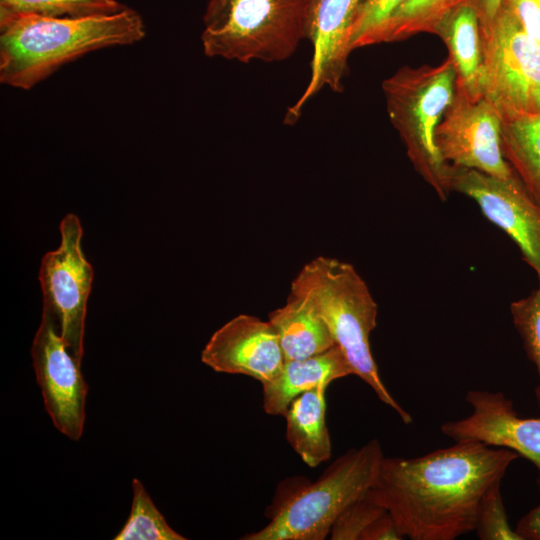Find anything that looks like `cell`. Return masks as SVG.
Returning a JSON list of instances; mask_svg holds the SVG:
<instances>
[{
    "mask_svg": "<svg viewBox=\"0 0 540 540\" xmlns=\"http://www.w3.org/2000/svg\"><path fill=\"white\" fill-rule=\"evenodd\" d=\"M285 361L304 359L335 345L329 328L304 295L290 290L285 305L268 314Z\"/></svg>",
    "mask_w": 540,
    "mask_h": 540,
    "instance_id": "17",
    "label": "cell"
},
{
    "mask_svg": "<svg viewBox=\"0 0 540 540\" xmlns=\"http://www.w3.org/2000/svg\"><path fill=\"white\" fill-rule=\"evenodd\" d=\"M515 530L523 540H540V503L517 522Z\"/></svg>",
    "mask_w": 540,
    "mask_h": 540,
    "instance_id": "29",
    "label": "cell"
},
{
    "mask_svg": "<svg viewBox=\"0 0 540 540\" xmlns=\"http://www.w3.org/2000/svg\"><path fill=\"white\" fill-rule=\"evenodd\" d=\"M310 0H208L204 54L240 63L289 59L307 37Z\"/></svg>",
    "mask_w": 540,
    "mask_h": 540,
    "instance_id": "5",
    "label": "cell"
},
{
    "mask_svg": "<svg viewBox=\"0 0 540 540\" xmlns=\"http://www.w3.org/2000/svg\"><path fill=\"white\" fill-rule=\"evenodd\" d=\"M466 0H405L384 28L380 43L432 33L443 17Z\"/></svg>",
    "mask_w": 540,
    "mask_h": 540,
    "instance_id": "20",
    "label": "cell"
},
{
    "mask_svg": "<svg viewBox=\"0 0 540 540\" xmlns=\"http://www.w3.org/2000/svg\"><path fill=\"white\" fill-rule=\"evenodd\" d=\"M61 243L41 261L39 282L43 310L54 318L58 331L74 357L81 362L87 300L93 282V268L81 248L79 218L69 213L60 224Z\"/></svg>",
    "mask_w": 540,
    "mask_h": 540,
    "instance_id": "8",
    "label": "cell"
},
{
    "mask_svg": "<svg viewBox=\"0 0 540 540\" xmlns=\"http://www.w3.org/2000/svg\"><path fill=\"white\" fill-rule=\"evenodd\" d=\"M388 117L418 174L441 199L451 192V165L439 156L434 135L455 92V71L447 58L437 66H403L382 82Z\"/></svg>",
    "mask_w": 540,
    "mask_h": 540,
    "instance_id": "6",
    "label": "cell"
},
{
    "mask_svg": "<svg viewBox=\"0 0 540 540\" xmlns=\"http://www.w3.org/2000/svg\"><path fill=\"white\" fill-rule=\"evenodd\" d=\"M434 142L448 165L504 179L515 174L502 153L501 120L483 98L473 100L455 91L436 128Z\"/></svg>",
    "mask_w": 540,
    "mask_h": 540,
    "instance_id": "9",
    "label": "cell"
},
{
    "mask_svg": "<svg viewBox=\"0 0 540 540\" xmlns=\"http://www.w3.org/2000/svg\"><path fill=\"white\" fill-rule=\"evenodd\" d=\"M523 31L540 44V0H503Z\"/></svg>",
    "mask_w": 540,
    "mask_h": 540,
    "instance_id": "27",
    "label": "cell"
},
{
    "mask_svg": "<svg viewBox=\"0 0 540 540\" xmlns=\"http://www.w3.org/2000/svg\"><path fill=\"white\" fill-rule=\"evenodd\" d=\"M450 189L477 203L483 215L516 243L540 280V205L518 176L504 179L451 165Z\"/></svg>",
    "mask_w": 540,
    "mask_h": 540,
    "instance_id": "10",
    "label": "cell"
},
{
    "mask_svg": "<svg viewBox=\"0 0 540 540\" xmlns=\"http://www.w3.org/2000/svg\"><path fill=\"white\" fill-rule=\"evenodd\" d=\"M31 356L45 410L54 426L71 440L81 438L85 423L88 385L81 362L63 341L50 313L43 310Z\"/></svg>",
    "mask_w": 540,
    "mask_h": 540,
    "instance_id": "11",
    "label": "cell"
},
{
    "mask_svg": "<svg viewBox=\"0 0 540 540\" xmlns=\"http://www.w3.org/2000/svg\"><path fill=\"white\" fill-rule=\"evenodd\" d=\"M328 383L296 397L285 413L286 439L309 467H317L331 457L332 444L326 424Z\"/></svg>",
    "mask_w": 540,
    "mask_h": 540,
    "instance_id": "18",
    "label": "cell"
},
{
    "mask_svg": "<svg viewBox=\"0 0 540 540\" xmlns=\"http://www.w3.org/2000/svg\"><path fill=\"white\" fill-rule=\"evenodd\" d=\"M133 499L129 517L114 540H185L169 526L143 484L132 480Z\"/></svg>",
    "mask_w": 540,
    "mask_h": 540,
    "instance_id": "21",
    "label": "cell"
},
{
    "mask_svg": "<svg viewBox=\"0 0 540 540\" xmlns=\"http://www.w3.org/2000/svg\"><path fill=\"white\" fill-rule=\"evenodd\" d=\"M518 457L480 442H456L415 458L384 457L372 490L404 537L454 540L475 531L484 494Z\"/></svg>",
    "mask_w": 540,
    "mask_h": 540,
    "instance_id": "1",
    "label": "cell"
},
{
    "mask_svg": "<svg viewBox=\"0 0 540 540\" xmlns=\"http://www.w3.org/2000/svg\"><path fill=\"white\" fill-rule=\"evenodd\" d=\"M501 481L492 484L484 494L475 532L480 540H523L509 524L501 494Z\"/></svg>",
    "mask_w": 540,
    "mask_h": 540,
    "instance_id": "26",
    "label": "cell"
},
{
    "mask_svg": "<svg viewBox=\"0 0 540 540\" xmlns=\"http://www.w3.org/2000/svg\"><path fill=\"white\" fill-rule=\"evenodd\" d=\"M482 98L501 123L540 114V44L526 34L502 4L492 21L480 25Z\"/></svg>",
    "mask_w": 540,
    "mask_h": 540,
    "instance_id": "7",
    "label": "cell"
},
{
    "mask_svg": "<svg viewBox=\"0 0 540 540\" xmlns=\"http://www.w3.org/2000/svg\"><path fill=\"white\" fill-rule=\"evenodd\" d=\"M404 536L387 511L363 533L361 540H401Z\"/></svg>",
    "mask_w": 540,
    "mask_h": 540,
    "instance_id": "28",
    "label": "cell"
},
{
    "mask_svg": "<svg viewBox=\"0 0 540 540\" xmlns=\"http://www.w3.org/2000/svg\"><path fill=\"white\" fill-rule=\"evenodd\" d=\"M201 361L216 372L245 375L266 384L278 375L285 359L272 324L240 314L214 332Z\"/></svg>",
    "mask_w": 540,
    "mask_h": 540,
    "instance_id": "14",
    "label": "cell"
},
{
    "mask_svg": "<svg viewBox=\"0 0 540 540\" xmlns=\"http://www.w3.org/2000/svg\"><path fill=\"white\" fill-rule=\"evenodd\" d=\"M387 509L376 498L372 487L337 517L330 531L332 540H361L363 533Z\"/></svg>",
    "mask_w": 540,
    "mask_h": 540,
    "instance_id": "25",
    "label": "cell"
},
{
    "mask_svg": "<svg viewBox=\"0 0 540 540\" xmlns=\"http://www.w3.org/2000/svg\"><path fill=\"white\" fill-rule=\"evenodd\" d=\"M117 0H0V9L53 18H80L118 13Z\"/></svg>",
    "mask_w": 540,
    "mask_h": 540,
    "instance_id": "22",
    "label": "cell"
},
{
    "mask_svg": "<svg viewBox=\"0 0 540 540\" xmlns=\"http://www.w3.org/2000/svg\"><path fill=\"white\" fill-rule=\"evenodd\" d=\"M466 401L472 413L443 423L441 432L455 442H480L526 458L537 468L540 490V417L518 415L512 400L502 392L470 390Z\"/></svg>",
    "mask_w": 540,
    "mask_h": 540,
    "instance_id": "13",
    "label": "cell"
},
{
    "mask_svg": "<svg viewBox=\"0 0 540 540\" xmlns=\"http://www.w3.org/2000/svg\"><path fill=\"white\" fill-rule=\"evenodd\" d=\"M510 313L525 352L539 376L535 394L540 409V280L538 288L531 294L511 303Z\"/></svg>",
    "mask_w": 540,
    "mask_h": 540,
    "instance_id": "24",
    "label": "cell"
},
{
    "mask_svg": "<svg viewBox=\"0 0 540 540\" xmlns=\"http://www.w3.org/2000/svg\"><path fill=\"white\" fill-rule=\"evenodd\" d=\"M466 2L476 12L480 25H485L496 16L503 0H466Z\"/></svg>",
    "mask_w": 540,
    "mask_h": 540,
    "instance_id": "30",
    "label": "cell"
},
{
    "mask_svg": "<svg viewBox=\"0 0 540 540\" xmlns=\"http://www.w3.org/2000/svg\"><path fill=\"white\" fill-rule=\"evenodd\" d=\"M434 34L449 51L448 58L455 71V91L473 100L482 98V37L474 9L466 1L456 5L439 22Z\"/></svg>",
    "mask_w": 540,
    "mask_h": 540,
    "instance_id": "16",
    "label": "cell"
},
{
    "mask_svg": "<svg viewBox=\"0 0 540 540\" xmlns=\"http://www.w3.org/2000/svg\"><path fill=\"white\" fill-rule=\"evenodd\" d=\"M290 290L304 295L314 305L353 375L369 385L403 423L411 424V414L393 398L378 372L369 341L376 327L378 308L355 268L336 258L318 256L303 266Z\"/></svg>",
    "mask_w": 540,
    "mask_h": 540,
    "instance_id": "4",
    "label": "cell"
},
{
    "mask_svg": "<svg viewBox=\"0 0 540 540\" xmlns=\"http://www.w3.org/2000/svg\"><path fill=\"white\" fill-rule=\"evenodd\" d=\"M405 0H361L351 32L350 50L379 44L382 32Z\"/></svg>",
    "mask_w": 540,
    "mask_h": 540,
    "instance_id": "23",
    "label": "cell"
},
{
    "mask_svg": "<svg viewBox=\"0 0 540 540\" xmlns=\"http://www.w3.org/2000/svg\"><path fill=\"white\" fill-rule=\"evenodd\" d=\"M501 149L513 172L540 205V114L501 123Z\"/></svg>",
    "mask_w": 540,
    "mask_h": 540,
    "instance_id": "19",
    "label": "cell"
},
{
    "mask_svg": "<svg viewBox=\"0 0 540 540\" xmlns=\"http://www.w3.org/2000/svg\"><path fill=\"white\" fill-rule=\"evenodd\" d=\"M384 459L377 439L339 456L314 481L293 478L276 490L267 525L243 540H324L337 517L375 483Z\"/></svg>",
    "mask_w": 540,
    "mask_h": 540,
    "instance_id": "3",
    "label": "cell"
},
{
    "mask_svg": "<svg viewBox=\"0 0 540 540\" xmlns=\"http://www.w3.org/2000/svg\"><path fill=\"white\" fill-rule=\"evenodd\" d=\"M361 0H310L307 37L313 48L309 82L287 109L285 123L294 124L304 105L322 88L343 91L348 73L350 32Z\"/></svg>",
    "mask_w": 540,
    "mask_h": 540,
    "instance_id": "12",
    "label": "cell"
},
{
    "mask_svg": "<svg viewBox=\"0 0 540 540\" xmlns=\"http://www.w3.org/2000/svg\"><path fill=\"white\" fill-rule=\"evenodd\" d=\"M146 34L138 12L53 18L0 9V82L29 90L95 50L131 45Z\"/></svg>",
    "mask_w": 540,
    "mask_h": 540,
    "instance_id": "2",
    "label": "cell"
},
{
    "mask_svg": "<svg viewBox=\"0 0 540 540\" xmlns=\"http://www.w3.org/2000/svg\"><path fill=\"white\" fill-rule=\"evenodd\" d=\"M349 375L353 371L337 345L304 359L285 361L278 375L262 384L263 409L268 415L284 416L299 395Z\"/></svg>",
    "mask_w": 540,
    "mask_h": 540,
    "instance_id": "15",
    "label": "cell"
}]
</instances>
